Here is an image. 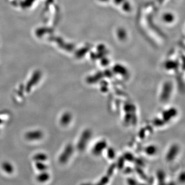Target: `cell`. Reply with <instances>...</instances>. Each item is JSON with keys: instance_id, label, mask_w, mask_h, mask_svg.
Returning <instances> with one entry per match:
<instances>
[{"instance_id": "obj_1", "label": "cell", "mask_w": 185, "mask_h": 185, "mask_svg": "<svg viewBox=\"0 0 185 185\" xmlns=\"http://www.w3.org/2000/svg\"><path fill=\"white\" fill-rule=\"evenodd\" d=\"M92 137V132L90 129L84 130L79 137L77 144V148L80 151H83L86 149Z\"/></svg>"}, {"instance_id": "obj_2", "label": "cell", "mask_w": 185, "mask_h": 185, "mask_svg": "<svg viewBox=\"0 0 185 185\" xmlns=\"http://www.w3.org/2000/svg\"><path fill=\"white\" fill-rule=\"evenodd\" d=\"M74 148L72 144H68L60 154L59 157V162L62 164L67 163L73 155Z\"/></svg>"}, {"instance_id": "obj_3", "label": "cell", "mask_w": 185, "mask_h": 185, "mask_svg": "<svg viewBox=\"0 0 185 185\" xmlns=\"http://www.w3.org/2000/svg\"><path fill=\"white\" fill-rule=\"evenodd\" d=\"M173 92V85L171 83L166 82L163 85L160 94V99L162 102H167L169 100Z\"/></svg>"}, {"instance_id": "obj_4", "label": "cell", "mask_w": 185, "mask_h": 185, "mask_svg": "<svg viewBox=\"0 0 185 185\" xmlns=\"http://www.w3.org/2000/svg\"><path fill=\"white\" fill-rule=\"evenodd\" d=\"M108 148V143L105 140H100L95 144L92 148V153L95 156L101 155Z\"/></svg>"}, {"instance_id": "obj_5", "label": "cell", "mask_w": 185, "mask_h": 185, "mask_svg": "<svg viewBox=\"0 0 185 185\" xmlns=\"http://www.w3.org/2000/svg\"><path fill=\"white\" fill-rule=\"evenodd\" d=\"M179 152V148L178 146L176 144L172 145L170 147L167 153L166 154L165 159L168 162H171L173 161L177 157Z\"/></svg>"}, {"instance_id": "obj_6", "label": "cell", "mask_w": 185, "mask_h": 185, "mask_svg": "<svg viewBox=\"0 0 185 185\" xmlns=\"http://www.w3.org/2000/svg\"><path fill=\"white\" fill-rule=\"evenodd\" d=\"M43 137V133L39 130H33L25 134V137L30 141H37L41 139Z\"/></svg>"}, {"instance_id": "obj_7", "label": "cell", "mask_w": 185, "mask_h": 185, "mask_svg": "<svg viewBox=\"0 0 185 185\" xmlns=\"http://www.w3.org/2000/svg\"><path fill=\"white\" fill-rule=\"evenodd\" d=\"M177 114V111L176 108H170L167 110L164 111L163 113V120L164 122H167L172 120V119L174 118Z\"/></svg>"}, {"instance_id": "obj_8", "label": "cell", "mask_w": 185, "mask_h": 185, "mask_svg": "<svg viewBox=\"0 0 185 185\" xmlns=\"http://www.w3.org/2000/svg\"><path fill=\"white\" fill-rule=\"evenodd\" d=\"M72 118L73 117L71 113L69 112L64 113L60 118V122L62 126H67L71 123L72 120Z\"/></svg>"}, {"instance_id": "obj_9", "label": "cell", "mask_w": 185, "mask_h": 185, "mask_svg": "<svg viewBox=\"0 0 185 185\" xmlns=\"http://www.w3.org/2000/svg\"><path fill=\"white\" fill-rule=\"evenodd\" d=\"M2 167L3 170L7 173L11 174L14 172V166L9 162H4L2 163Z\"/></svg>"}, {"instance_id": "obj_10", "label": "cell", "mask_w": 185, "mask_h": 185, "mask_svg": "<svg viewBox=\"0 0 185 185\" xmlns=\"http://www.w3.org/2000/svg\"><path fill=\"white\" fill-rule=\"evenodd\" d=\"M49 174L47 172L42 171L38 175L37 179L38 181L40 183H44L49 179Z\"/></svg>"}, {"instance_id": "obj_11", "label": "cell", "mask_w": 185, "mask_h": 185, "mask_svg": "<svg viewBox=\"0 0 185 185\" xmlns=\"http://www.w3.org/2000/svg\"><path fill=\"white\" fill-rule=\"evenodd\" d=\"M158 151V148L155 145H151L145 148V153L148 155L153 156L156 154Z\"/></svg>"}, {"instance_id": "obj_12", "label": "cell", "mask_w": 185, "mask_h": 185, "mask_svg": "<svg viewBox=\"0 0 185 185\" xmlns=\"http://www.w3.org/2000/svg\"><path fill=\"white\" fill-rule=\"evenodd\" d=\"M47 158L48 157L47 155L43 153H37L34 156L33 158V159L35 162H46Z\"/></svg>"}, {"instance_id": "obj_13", "label": "cell", "mask_w": 185, "mask_h": 185, "mask_svg": "<svg viewBox=\"0 0 185 185\" xmlns=\"http://www.w3.org/2000/svg\"><path fill=\"white\" fill-rule=\"evenodd\" d=\"M35 167L40 171H46L48 167L46 164L43 162H35Z\"/></svg>"}, {"instance_id": "obj_14", "label": "cell", "mask_w": 185, "mask_h": 185, "mask_svg": "<svg viewBox=\"0 0 185 185\" xmlns=\"http://www.w3.org/2000/svg\"><path fill=\"white\" fill-rule=\"evenodd\" d=\"M157 177L160 184H163L165 181V173L163 170H159L157 172Z\"/></svg>"}, {"instance_id": "obj_15", "label": "cell", "mask_w": 185, "mask_h": 185, "mask_svg": "<svg viewBox=\"0 0 185 185\" xmlns=\"http://www.w3.org/2000/svg\"><path fill=\"white\" fill-rule=\"evenodd\" d=\"M107 156L109 159L113 160L116 156V153L114 149L112 148H108L107 150Z\"/></svg>"}, {"instance_id": "obj_16", "label": "cell", "mask_w": 185, "mask_h": 185, "mask_svg": "<svg viewBox=\"0 0 185 185\" xmlns=\"http://www.w3.org/2000/svg\"><path fill=\"white\" fill-rule=\"evenodd\" d=\"M124 160L128 162H133L134 160V156L132 153L128 152L124 154V156H123Z\"/></svg>"}, {"instance_id": "obj_17", "label": "cell", "mask_w": 185, "mask_h": 185, "mask_svg": "<svg viewBox=\"0 0 185 185\" xmlns=\"http://www.w3.org/2000/svg\"><path fill=\"white\" fill-rule=\"evenodd\" d=\"M124 161H125V160H124V158H120L118 160L117 163V166L119 168V169H122L123 167H124Z\"/></svg>"}, {"instance_id": "obj_18", "label": "cell", "mask_w": 185, "mask_h": 185, "mask_svg": "<svg viewBox=\"0 0 185 185\" xmlns=\"http://www.w3.org/2000/svg\"><path fill=\"white\" fill-rule=\"evenodd\" d=\"M154 124L156 126H162L163 124H165V122L162 119H156L154 120Z\"/></svg>"}, {"instance_id": "obj_19", "label": "cell", "mask_w": 185, "mask_h": 185, "mask_svg": "<svg viewBox=\"0 0 185 185\" xmlns=\"http://www.w3.org/2000/svg\"><path fill=\"white\" fill-rule=\"evenodd\" d=\"M178 179H179V181H181V182H184V181H185V173L184 172H182V173L180 174L179 177H178Z\"/></svg>"}, {"instance_id": "obj_20", "label": "cell", "mask_w": 185, "mask_h": 185, "mask_svg": "<svg viewBox=\"0 0 185 185\" xmlns=\"http://www.w3.org/2000/svg\"><path fill=\"white\" fill-rule=\"evenodd\" d=\"M108 181V176H105V177H103V178L101 179L100 181V184H106Z\"/></svg>"}, {"instance_id": "obj_21", "label": "cell", "mask_w": 185, "mask_h": 185, "mask_svg": "<svg viewBox=\"0 0 185 185\" xmlns=\"http://www.w3.org/2000/svg\"><path fill=\"white\" fill-rule=\"evenodd\" d=\"M128 183H129V184H136V181H135L134 180V179L131 178V179H129Z\"/></svg>"}]
</instances>
